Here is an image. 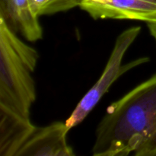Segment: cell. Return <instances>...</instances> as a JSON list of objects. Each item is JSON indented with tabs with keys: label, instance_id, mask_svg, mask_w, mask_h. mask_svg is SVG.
<instances>
[{
	"label": "cell",
	"instance_id": "7a4b0ae2",
	"mask_svg": "<svg viewBox=\"0 0 156 156\" xmlns=\"http://www.w3.org/2000/svg\"><path fill=\"white\" fill-rule=\"evenodd\" d=\"M156 132V73L111 104L95 133L94 156H126Z\"/></svg>",
	"mask_w": 156,
	"mask_h": 156
},
{
	"label": "cell",
	"instance_id": "8992f818",
	"mask_svg": "<svg viewBox=\"0 0 156 156\" xmlns=\"http://www.w3.org/2000/svg\"><path fill=\"white\" fill-rule=\"evenodd\" d=\"M0 17L13 31L19 32L28 41L42 38L38 17L32 12L29 0H0Z\"/></svg>",
	"mask_w": 156,
	"mask_h": 156
},
{
	"label": "cell",
	"instance_id": "277c9868",
	"mask_svg": "<svg viewBox=\"0 0 156 156\" xmlns=\"http://www.w3.org/2000/svg\"><path fill=\"white\" fill-rule=\"evenodd\" d=\"M69 129L66 123L56 121L45 126H34L15 156H73L67 143Z\"/></svg>",
	"mask_w": 156,
	"mask_h": 156
},
{
	"label": "cell",
	"instance_id": "5b68a950",
	"mask_svg": "<svg viewBox=\"0 0 156 156\" xmlns=\"http://www.w3.org/2000/svg\"><path fill=\"white\" fill-rule=\"evenodd\" d=\"M80 7L94 19L156 22V0H82Z\"/></svg>",
	"mask_w": 156,
	"mask_h": 156
},
{
	"label": "cell",
	"instance_id": "6da1fadb",
	"mask_svg": "<svg viewBox=\"0 0 156 156\" xmlns=\"http://www.w3.org/2000/svg\"><path fill=\"white\" fill-rule=\"evenodd\" d=\"M34 48L21 41L0 17V155L15 156L34 125L30 110L36 99Z\"/></svg>",
	"mask_w": 156,
	"mask_h": 156
},
{
	"label": "cell",
	"instance_id": "52a82bcc",
	"mask_svg": "<svg viewBox=\"0 0 156 156\" xmlns=\"http://www.w3.org/2000/svg\"><path fill=\"white\" fill-rule=\"evenodd\" d=\"M82 0H29L33 13L40 16L70 10L80 6Z\"/></svg>",
	"mask_w": 156,
	"mask_h": 156
},
{
	"label": "cell",
	"instance_id": "3957f363",
	"mask_svg": "<svg viewBox=\"0 0 156 156\" xmlns=\"http://www.w3.org/2000/svg\"><path fill=\"white\" fill-rule=\"evenodd\" d=\"M140 31L141 27L135 26L125 30L117 37L115 45L102 75L79 102L70 117L66 121L69 129L75 127L85 120L108 91L111 85L120 76L134 67L146 63L149 60L148 57H142L122 66V61L126 50L136 39Z\"/></svg>",
	"mask_w": 156,
	"mask_h": 156
},
{
	"label": "cell",
	"instance_id": "ba28073f",
	"mask_svg": "<svg viewBox=\"0 0 156 156\" xmlns=\"http://www.w3.org/2000/svg\"><path fill=\"white\" fill-rule=\"evenodd\" d=\"M148 27H149V30L150 31L151 35L153 37V38L155 39V44H156V22L154 23H148Z\"/></svg>",
	"mask_w": 156,
	"mask_h": 156
}]
</instances>
